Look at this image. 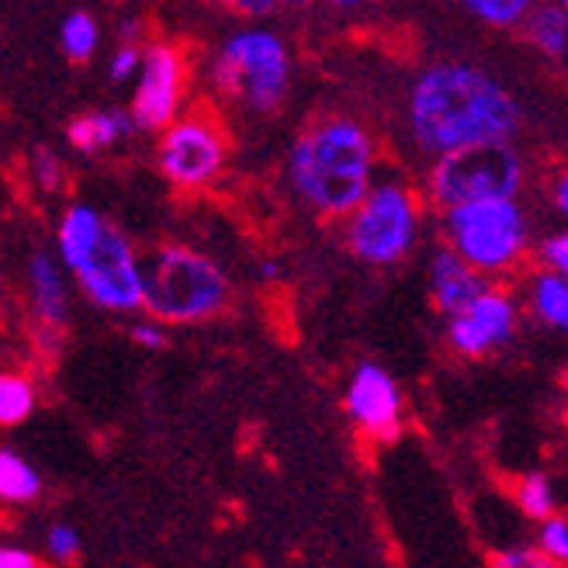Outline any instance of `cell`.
Segmentation results:
<instances>
[{
	"mask_svg": "<svg viewBox=\"0 0 568 568\" xmlns=\"http://www.w3.org/2000/svg\"><path fill=\"white\" fill-rule=\"evenodd\" d=\"M406 129L413 146L434 160L475 142H517L524 132V104L489 70L430 63L406 91Z\"/></svg>",
	"mask_w": 568,
	"mask_h": 568,
	"instance_id": "obj_1",
	"label": "cell"
},
{
	"mask_svg": "<svg viewBox=\"0 0 568 568\" xmlns=\"http://www.w3.org/2000/svg\"><path fill=\"white\" fill-rule=\"evenodd\" d=\"M378 178V142L351 115L305 125L288 153V184L320 219H347Z\"/></svg>",
	"mask_w": 568,
	"mask_h": 568,
	"instance_id": "obj_2",
	"label": "cell"
},
{
	"mask_svg": "<svg viewBox=\"0 0 568 568\" xmlns=\"http://www.w3.org/2000/svg\"><path fill=\"white\" fill-rule=\"evenodd\" d=\"M55 253L77 288L101 312L142 308L139 250L94 205H70L63 212L55 225Z\"/></svg>",
	"mask_w": 568,
	"mask_h": 568,
	"instance_id": "obj_3",
	"label": "cell"
},
{
	"mask_svg": "<svg viewBox=\"0 0 568 568\" xmlns=\"http://www.w3.org/2000/svg\"><path fill=\"white\" fill-rule=\"evenodd\" d=\"M142 308L163 326H194L215 320L233 298V281L209 257L187 243L153 246L139 257Z\"/></svg>",
	"mask_w": 568,
	"mask_h": 568,
	"instance_id": "obj_4",
	"label": "cell"
},
{
	"mask_svg": "<svg viewBox=\"0 0 568 568\" xmlns=\"http://www.w3.org/2000/svg\"><path fill=\"white\" fill-rule=\"evenodd\" d=\"M292 49L274 28L250 24L225 39L212 60V88L250 115H274L292 91Z\"/></svg>",
	"mask_w": 568,
	"mask_h": 568,
	"instance_id": "obj_5",
	"label": "cell"
},
{
	"mask_svg": "<svg viewBox=\"0 0 568 568\" xmlns=\"http://www.w3.org/2000/svg\"><path fill=\"white\" fill-rule=\"evenodd\" d=\"M440 233L444 246L458 253L468 267L496 281L527 261L534 225L520 197H481L444 209Z\"/></svg>",
	"mask_w": 568,
	"mask_h": 568,
	"instance_id": "obj_6",
	"label": "cell"
},
{
	"mask_svg": "<svg viewBox=\"0 0 568 568\" xmlns=\"http://www.w3.org/2000/svg\"><path fill=\"white\" fill-rule=\"evenodd\" d=\"M527 184V160L514 142H475L430 160L426 194L444 212L481 197H520Z\"/></svg>",
	"mask_w": 568,
	"mask_h": 568,
	"instance_id": "obj_7",
	"label": "cell"
},
{
	"mask_svg": "<svg viewBox=\"0 0 568 568\" xmlns=\"http://www.w3.org/2000/svg\"><path fill=\"white\" fill-rule=\"evenodd\" d=\"M419 194L406 181H378L347 215V246L367 267H392L406 261L419 240Z\"/></svg>",
	"mask_w": 568,
	"mask_h": 568,
	"instance_id": "obj_8",
	"label": "cell"
},
{
	"mask_svg": "<svg viewBox=\"0 0 568 568\" xmlns=\"http://www.w3.org/2000/svg\"><path fill=\"white\" fill-rule=\"evenodd\" d=\"M230 163V135L205 108H191L160 129L156 166L181 191L212 187Z\"/></svg>",
	"mask_w": 568,
	"mask_h": 568,
	"instance_id": "obj_9",
	"label": "cell"
},
{
	"mask_svg": "<svg viewBox=\"0 0 568 568\" xmlns=\"http://www.w3.org/2000/svg\"><path fill=\"white\" fill-rule=\"evenodd\" d=\"M187 94V60L178 45L153 42L142 45V60L135 73V94L129 115L139 132H160L184 111Z\"/></svg>",
	"mask_w": 568,
	"mask_h": 568,
	"instance_id": "obj_10",
	"label": "cell"
},
{
	"mask_svg": "<svg viewBox=\"0 0 568 568\" xmlns=\"http://www.w3.org/2000/svg\"><path fill=\"white\" fill-rule=\"evenodd\" d=\"M520 326V302L489 284L471 302L447 316V344L462 357H486L506 347Z\"/></svg>",
	"mask_w": 568,
	"mask_h": 568,
	"instance_id": "obj_11",
	"label": "cell"
},
{
	"mask_svg": "<svg viewBox=\"0 0 568 568\" xmlns=\"http://www.w3.org/2000/svg\"><path fill=\"white\" fill-rule=\"evenodd\" d=\"M347 413L364 434L395 440L403 426V392L382 364H361L347 385Z\"/></svg>",
	"mask_w": 568,
	"mask_h": 568,
	"instance_id": "obj_12",
	"label": "cell"
},
{
	"mask_svg": "<svg viewBox=\"0 0 568 568\" xmlns=\"http://www.w3.org/2000/svg\"><path fill=\"white\" fill-rule=\"evenodd\" d=\"M24 284H28V308H32L39 333L60 336L70 320V288H67L63 264L49 250H36L24 267Z\"/></svg>",
	"mask_w": 568,
	"mask_h": 568,
	"instance_id": "obj_13",
	"label": "cell"
},
{
	"mask_svg": "<svg viewBox=\"0 0 568 568\" xmlns=\"http://www.w3.org/2000/svg\"><path fill=\"white\" fill-rule=\"evenodd\" d=\"M489 284H493L489 277H481L475 267H468L450 246H440L434 253V261H430V292H434V302H437V308L444 312V316L458 312L478 292H486Z\"/></svg>",
	"mask_w": 568,
	"mask_h": 568,
	"instance_id": "obj_14",
	"label": "cell"
},
{
	"mask_svg": "<svg viewBox=\"0 0 568 568\" xmlns=\"http://www.w3.org/2000/svg\"><path fill=\"white\" fill-rule=\"evenodd\" d=\"M135 122L129 111L122 108H101V111H88V115H80L70 122L67 129V139H70V146L77 153H108V150H115L122 146V142H129L135 135Z\"/></svg>",
	"mask_w": 568,
	"mask_h": 568,
	"instance_id": "obj_15",
	"label": "cell"
},
{
	"mask_svg": "<svg viewBox=\"0 0 568 568\" xmlns=\"http://www.w3.org/2000/svg\"><path fill=\"white\" fill-rule=\"evenodd\" d=\"M527 42L551 63H565L568 55V4L565 0H534L520 18Z\"/></svg>",
	"mask_w": 568,
	"mask_h": 568,
	"instance_id": "obj_16",
	"label": "cell"
},
{
	"mask_svg": "<svg viewBox=\"0 0 568 568\" xmlns=\"http://www.w3.org/2000/svg\"><path fill=\"white\" fill-rule=\"evenodd\" d=\"M527 308L541 320L548 329H565L568 326V281L565 274L555 271H534L527 277Z\"/></svg>",
	"mask_w": 568,
	"mask_h": 568,
	"instance_id": "obj_17",
	"label": "cell"
},
{
	"mask_svg": "<svg viewBox=\"0 0 568 568\" xmlns=\"http://www.w3.org/2000/svg\"><path fill=\"white\" fill-rule=\"evenodd\" d=\"M101 45V24L91 11H70L60 24V49L70 63H88Z\"/></svg>",
	"mask_w": 568,
	"mask_h": 568,
	"instance_id": "obj_18",
	"label": "cell"
},
{
	"mask_svg": "<svg viewBox=\"0 0 568 568\" xmlns=\"http://www.w3.org/2000/svg\"><path fill=\"white\" fill-rule=\"evenodd\" d=\"M42 489L39 471L18 458L14 450H0V499L4 503H28Z\"/></svg>",
	"mask_w": 568,
	"mask_h": 568,
	"instance_id": "obj_19",
	"label": "cell"
},
{
	"mask_svg": "<svg viewBox=\"0 0 568 568\" xmlns=\"http://www.w3.org/2000/svg\"><path fill=\"white\" fill-rule=\"evenodd\" d=\"M36 409V385L24 375H0V426H18Z\"/></svg>",
	"mask_w": 568,
	"mask_h": 568,
	"instance_id": "obj_20",
	"label": "cell"
},
{
	"mask_svg": "<svg viewBox=\"0 0 568 568\" xmlns=\"http://www.w3.org/2000/svg\"><path fill=\"white\" fill-rule=\"evenodd\" d=\"M458 4L489 28H517L534 0H458Z\"/></svg>",
	"mask_w": 568,
	"mask_h": 568,
	"instance_id": "obj_21",
	"label": "cell"
},
{
	"mask_svg": "<svg viewBox=\"0 0 568 568\" xmlns=\"http://www.w3.org/2000/svg\"><path fill=\"white\" fill-rule=\"evenodd\" d=\"M517 499H520V509L527 517L534 520H548L555 509H558V499H555V486H551V478L541 475V471H534L520 481V489H517Z\"/></svg>",
	"mask_w": 568,
	"mask_h": 568,
	"instance_id": "obj_22",
	"label": "cell"
},
{
	"mask_svg": "<svg viewBox=\"0 0 568 568\" xmlns=\"http://www.w3.org/2000/svg\"><path fill=\"white\" fill-rule=\"evenodd\" d=\"M139 60H142V42L139 36H122V42L115 45L108 60V77L115 83H129L139 73Z\"/></svg>",
	"mask_w": 568,
	"mask_h": 568,
	"instance_id": "obj_23",
	"label": "cell"
},
{
	"mask_svg": "<svg viewBox=\"0 0 568 568\" xmlns=\"http://www.w3.org/2000/svg\"><path fill=\"white\" fill-rule=\"evenodd\" d=\"M225 11H233L240 18H250V21H261V18H271V14H281V11H298L305 8L308 0H219Z\"/></svg>",
	"mask_w": 568,
	"mask_h": 568,
	"instance_id": "obj_24",
	"label": "cell"
},
{
	"mask_svg": "<svg viewBox=\"0 0 568 568\" xmlns=\"http://www.w3.org/2000/svg\"><path fill=\"white\" fill-rule=\"evenodd\" d=\"M537 545H541V548H537V551H541V555H548L551 561H565L568 558V524H565V517H548L545 520V527H541V537H537Z\"/></svg>",
	"mask_w": 568,
	"mask_h": 568,
	"instance_id": "obj_25",
	"label": "cell"
},
{
	"mask_svg": "<svg viewBox=\"0 0 568 568\" xmlns=\"http://www.w3.org/2000/svg\"><path fill=\"white\" fill-rule=\"evenodd\" d=\"M537 264L555 274H568V233H548L537 243Z\"/></svg>",
	"mask_w": 568,
	"mask_h": 568,
	"instance_id": "obj_26",
	"label": "cell"
},
{
	"mask_svg": "<svg viewBox=\"0 0 568 568\" xmlns=\"http://www.w3.org/2000/svg\"><path fill=\"white\" fill-rule=\"evenodd\" d=\"M32 178L42 191H55L63 181V160L52 150H36L32 153Z\"/></svg>",
	"mask_w": 568,
	"mask_h": 568,
	"instance_id": "obj_27",
	"label": "cell"
},
{
	"mask_svg": "<svg viewBox=\"0 0 568 568\" xmlns=\"http://www.w3.org/2000/svg\"><path fill=\"white\" fill-rule=\"evenodd\" d=\"M45 548L55 561H73L80 555V534L70 524H55L45 537Z\"/></svg>",
	"mask_w": 568,
	"mask_h": 568,
	"instance_id": "obj_28",
	"label": "cell"
},
{
	"mask_svg": "<svg viewBox=\"0 0 568 568\" xmlns=\"http://www.w3.org/2000/svg\"><path fill=\"white\" fill-rule=\"evenodd\" d=\"M496 568H558V561H551L537 548H509L496 558Z\"/></svg>",
	"mask_w": 568,
	"mask_h": 568,
	"instance_id": "obj_29",
	"label": "cell"
},
{
	"mask_svg": "<svg viewBox=\"0 0 568 568\" xmlns=\"http://www.w3.org/2000/svg\"><path fill=\"white\" fill-rule=\"evenodd\" d=\"M132 339L142 351H163L166 347V326L153 316L132 323Z\"/></svg>",
	"mask_w": 568,
	"mask_h": 568,
	"instance_id": "obj_30",
	"label": "cell"
},
{
	"mask_svg": "<svg viewBox=\"0 0 568 568\" xmlns=\"http://www.w3.org/2000/svg\"><path fill=\"white\" fill-rule=\"evenodd\" d=\"M0 568H42V561L24 548H0Z\"/></svg>",
	"mask_w": 568,
	"mask_h": 568,
	"instance_id": "obj_31",
	"label": "cell"
},
{
	"mask_svg": "<svg viewBox=\"0 0 568 568\" xmlns=\"http://www.w3.org/2000/svg\"><path fill=\"white\" fill-rule=\"evenodd\" d=\"M551 205H555L561 215L568 212V174H565V170L551 181Z\"/></svg>",
	"mask_w": 568,
	"mask_h": 568,
	"instance_id": "obj_32",
	"label": "cell"
},
{
	"mask_svg": "<svg viewBox=\"0 0 568 568\" xmlns=\"http://www.w3.org/2000/svg\"><path fill=\"white\" fill-rule=\"evenodd\" d=\"M320 4H326L329 11H361L367 0H320Z\"/></svg>",
	"mask_w": 568,
	"mask_h": 568,
	"instance_id": "obj_33",
	"label": "cell"
}]
</instances>
